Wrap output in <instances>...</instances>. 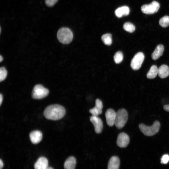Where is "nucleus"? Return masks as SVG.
Here are the masks:
<instances>
[{"label":"nucleus","mask_w":169,"mask_h":169,"mask_svg":"<svg viewBox=\"0 0 169 169\" xmlns=\"http://www.w3.org/2000/svg\"><path fill=\"white\" fill-rule=\"evenodd\" d=\"M65 114L64 107L59 105H53L47 107L44 110V115L47 119L58 120L62 118Z\"/></svg>","instance_id":"nucleus-1"},{"label":"nucleus","mask_w":169,"mask_h":169,"mask_svg":"<svg viewBox=\"0 0 169 169\" xmlns=\"http://www.w3.org/2000/svg\"><path fill=\"white\" fill-rule=\"evenodd\" d=\"M57 36L59 41L64 44L70 43L73 38L72 31L69 28L66 27L60 28L57 32Z\"/></svg>","instance_id":"nucleus-2"},{"label":"nucleus","mask_w":169,"mask_h":169,"mask_svg":"<svg viewBox=\"0 0 169 169\" xmlns=\"http://www.w3.org/2000/svg\"><path fill=\"white\" fill-rule=\"evenodd\" d=\"M160 126V123L158 121H154L151 126H147L143 124H141L139 125L141 132L147 136H151L157 133L159 130Z\"/></svg>","instance_id":"nucleus-3"},{"label":"nucleus","mask_w":169,"mask_h":169,"mask_svg":"<svg viewBox=\"0 0 169 169\" xmlns=\"http://www.w3.org/2000/svg\"><path fill=\"white\" fill-rule=\"evenodd\" d=\"M128 113L125 110L121 109L116 112V116L115 125L118 129L123 128L126 123L128 120Z\"/></svg>","instance_id":"nucleus-4"},{"label":"nucleus","mask_w":169,"mask_h":169,"mask_svg":"<svg viewBox=\"0 0 169 169\" xmlns=\"http://www.w3.org/2000/svg\"><path fill=\"white\" fill-rule=\"evenodd\" d=\"M49 93V90L41 84H37L33 89L32 97L34 99H41L46 97Z\"/></svg>","instance_id":"nucleus-5"},{"label":"nucleus","mask_w":169,"mask_h":169,"mask_svg":"<svg viewBox=\"0 0 169 169\" xmlns=\"http://www.w3.org/2000/svg\"><path fill=\"white\" fill-rule=\"evenodd\" d=\"M145 58L142 52L136 54L132 58L131 63V66L134 70H137L141 67Z\"/></svg>","instance_id":"nucleus-6"},{"label":"nucleus","mask_w":169,"mask_h":169,"mask_svg":"<svg viewBox=\"0 0 169 169\" xmlns=\"http://www.w3.org/2000/svg\"><path fill=\"white\" fill-rule=\"evenodd\" d=\"M160 7L159 3L156 1H153L149 4L143 5L141 8L142 12L146 14H152L157 12Z\"/></svg>","instance_id":"nucleus-7"},{"label":"nucleus","mask_w":169,"mask_h":169,"mask_svg":"<svg viewBox=\"0 0 169 169\" xmlns=\"http://www.w3.org/2000/svg\"><path fill=\"white\" fill-rule=\"evenodd\" d=\"M90 120L93 124L95 132L97 134L101 132L103 128V122L98 116L92 115L90 117Z\"/></svg>","instance_id":"nucleus-8"},{"label":"nucleus","mask_w":169,"mask_h":169,"mask_svg":"<svg viewBox=\"0 0 169 169\" xmlns=\"http://www.w3.org/2000/svg\"><path fill=\"white\" fill-rule=\"evenodd\" d=\"M130 142L129 136L125 133L122 132L120 133L117 137L116 143L117 146L121 148L126 147Z\"/></svg>","instance_id":"nucleus-9"},{"label":"nucleus","mask_w":169,"mask_h":169,"mask_svg":"<svg viewBox=\"0 0 169 169\" xmlns=\"http://www.w3.org/2000/svg\"><path fill=\"white\" fill-rule=\"evenodd\" d=\"M105 116L107 124L110 126L115 125L116 112L112 109H109L106 111Z\"/></svg>","instance_id":"nucleus-10"},{"label":"nucleus","mask_w":169,"mask_h":169,"mask_svg":"<svg viewBox=\"0 0 169 169\" xmlns=\"http://www.w3.org/2000/svg\"><path fill=\"white\" fill-rule=\"evenodd\" d=\"M103 107L102 101L99 99H96L95 107L90 110L89 112L92 115L98 116L102 113Z\"/></svg>","instance_id":"nucleus-11"},{"label":"nucleus","mask_w":169,"mask_h":169,"mask_svg":"<svg viewBox=\"0 0 169 169\" xmlns=\"http://www.w3.org/2000/svg\"><path fill=\"white\" fill-rule=\"evenodd\" d=\"M29 137L32 143L36 144L41 141L42 138V132L39 131H32L29 134Z\"/></svg>","instance_id":"nucleus-12"},{"label":"nucleus","mask_w":169,"mask_h":169,"mask_svg":"<svg viewBox=\"0 0 169 169\" xmlns=\"http://www.w3.org/2000/svg\"><path fill=\"white\" fill-rule=\"evenodd\" d=\"M48 167V160L44 157H39L34 165L35 169H46Z\"/></svg>","instance_id":"nucleus-13"},{"label":"nucleus","mask_w":169,"mask_h":169,"mask_svg":"<svg viewBox=\"0 0 169 169\" xmlns=\"http://www.w3.org/2000/svg\"><path fill=\"white\" fill-rule=\"evenodd\" d=\"M120 165V161L119 158L117 156L111 157L108 162V169H119Z\"/></svg>","instance_id":"nucleus-14"},{"label":"nucleus","mask_w":169,"mask_h":169,"mask_svg":"<svg viewBox=\"0 0 169 169\" xmlns=\"http://www.w3.org/2000/svg\"><path fill=\"white\" fill-rule=\"evenodd\" d=\"M76 160V158L73 156L68 158L65 161L64 164V169H75Z\"/></svg>","instance_id":"nucleus-15"},{"label":"nucleus","mask_w":169,"mask_h":169,"mask_svg":"<svg viewBox=\"0 0 169 169\" xmlns=\"http://www.w3.org/2000/svg\"><path fill=\"white\" fill-rule=\"evenodd\" d=\"M158 74L161 78H166L169 75V67L166 65H162L158 69Z\"/></svg>","instance_id":"nucleus-16"},{"label":"nucleus","mask_w":169,"mask_h":169,"mask_svg":"<svg viewBox=\"0 0 169 169\" xmlns=\"http://www.w3.org/2000/svg\"><path fill=\"white\" fill-rule=\"evenodd\" d=\"M164 47L161 44L158 45L151 54L153 59L156 60L158 59L163 54Z\"/></svg>","instance_id":"nucleus-17"},{"label":"nucleus","mask_w":169,"mask_h":169,"mask_svg":"<svg viewBox=\"0 0 169 169\" xmlns=\"http://www.w3.org/2000/svg\"><path fill=\"white\" fill-rule=\"evenodd\" d=\"M130 13V9L127 6H123L117 8L115 11L116 16L120 18L123 16H127Z\"/></svg>","instance_id":"nucleus-18"},{"label":"nucleus","mask_w":169,"mask_h":169,"mask_svg":"<svg viewBox=\"0 0 169 169\" xmlns=\"http://www.w3.org/2000/svg\"><path fill=\"white\" fill-rule=\"evenodd\" d=\"M158 69L155 65H153L151 67L147 73V77L150 79H154L156 77L158 74Z\"/></svg>","instance_id":"nucleus-19"},{"label":"nucleus","mask_w":169,"mask_h":169,"mask_svg":"<svg viewBox=\"0 0 169 169\" xmlns=\"http://www.w3.org/2000/svg\"><path fill=\"white\" fill-rule=\"evenodd\" d=\"M101 39L105 44L110 45L112 43L111 34L110 33L104 34L101 37Z\"/></svg>","instance_id":"nucleus-20"},{"label":"nucleus","mask_w":169,"mask_h":169,"mask_svg":"<svg viewBox=\"0 0 169 169\" xmlns=\"http://www.w3.org/2000/svg\"><path fill=\"white\" fill-rule=\"evenodd\" d=\"M123 29L129 33H132L135 29V26L130 22H126L123 25Z\"/></svg>","instance_id":"nucleus-21"},{"label":"nucleus","mask_w":169,"mask_h":169,"mask_svg":"<svg viewBox=\"0 0 169 169\" xmlns=\"http://www.w3.org/2000/svg\"><path fill=\"white\" fill-rule=\"evenodd\" d=\"M159 24L164 28H166L169 25V16H165L161 18L159 20Z\"/></svg>","instance_id":"nucleus-22"},{"label":"nucleus","mask_w":169,"mask_h":169,"mask_svg":"<svg viewBox=\"0 0 169 169\" xmlns=\"http://www.w3.org/2000/svg\"><path fill=\"white\" fill-rule=\"evenodd\" d=\"M123 56L122 53L120 51L117 52L114 55V59L116 64L121 63L123 59Z\"/></svg>","instance_id":"nucleus-23"},{"label":"nucleus","mask_w":169,"mask_h":169,"mask_svg":"<svg viewBox=\"0 0 169 169\" xmlns=\"http://www.w3.org/2000/svg\"><path fill=\"white\" fill-rule=\"evenodd\" d=\"M7 75V71L4 67H1L0 68V81L4 80Z\"/></svg>","instance_id":"nucleus-24"},{"label":"nucleus","mask_w":169,"mask_h":169,"mask_svg":"<svg viewBox=\"0 0 169 169\" xmlns=\"http://www.w3.org/2000/svg\"><path fill=\"white\" fill-rule=\"evenodd\" d=\"M58 0H45L46 5L49 7H53L58 1Z\"/></svg>","instance_id":"nucleus-25"},{"label":"nucleus","mask_w":169,"mask_h":169,"mask_svg":"<svg viewBox=\"0 0 169 169\" xmlns=\"http://www.w3.org/2000/svg\"><path fill=\"white\" fill-rule=\"evenodd\" d=\"M169 161V156L168 154L163 155L161 159V162L162 164H166Z\"/></svg>","instance_id":"nucleus-26"},{"label":"nucleus","mask_w":169,"mask_h":169,"mask_svg":"<svg viewBox=\"0 0 169 169\" xmlns=\"http://www.w3.org/2000/svg\"><path fill=\"white\" fill-rule=\"evenodd\" d=\"M163 108L165 111L169 112V105H164L163 106Z\"/></svg>","instance_id":"nucleus-27"},{"label":"nucleus","mask_w":169,"mask_h":169,"mask_svg":"<svg viewBox=\"0 0 169 169\" xmlns=\"http://www.w3.org/2000/svg\"><path fill=\"white\" fill-rule=\"evenodd\" d=\"M3 166V163L1 159L0 160V169H2Z\"/></svg>","instance_id":"nucleus-28"},{"label":"nucleus","mask_w":169,"mask_h":169,"mask_svg":"<svg viewBox=\"0 0 169 169\" xmlns=\"http://www.w3.org/2000/svg\"><path fill=\"white\" fill-rule=\"evenodd\" d=\"M3 100V96L1 94L0 95V105H1Z\"/></svg>","instance_id":"nucleus-29"},{"label":"nucleus","mask_w":169,"mask_h":169,"mask_svg":"<svg viewBox=\"0 0 169 169\" xmlns=\"http://www.w3.org/2000/svg\"><path fill=\"white\" fill-rule=\"evenodd\" d=\"M3 57L1 56L0 55V62H1L3 60Z\"/></svg>","instance_id":"nucleus-30"},{"label":"nucleus","mask_w":169,"mask_h":169,"mask_svg":"<svg viewBox=\"0 0 169 169\" xmlns=\"http://www.w3.org/2000/svg\"><path fill=\"white\" fill-rule=\"evenodd\" d=\"M46 169H54L52 167H48Z\"/></svg>","instance_id":"nucleus-31"},{"label":"nucleus","mask_w":169,"mask_h":169,"mask_svg":"<svg viewBox=\"0 0 169 169\" xmlns=\"http://www.w3.org/2000/svg\"><path fill=\"white\" fill-rule=\"evenodd\" d=\"M1 27H0V33H1Z\"/></svg>","instance_id":"nucleus-32"}]
</instances>
